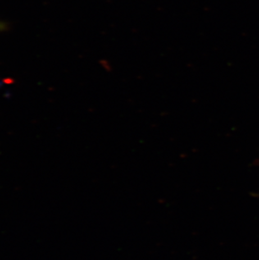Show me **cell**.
Here are the masks:
<instances>
[{
  "instance_id": "6da1fadb",
  "label": "cell",
  "mask_w": 259,
  "mask_h": 260,
  "mask_svg": "<svg viewBox=\"0 0 259 260\" xmlns=\"http://www.w3.org/2000/svg\"><path fill=\"white\" fill-rule=\"evenodd\" d=\"M7 29V25L4 22L0 21V32L4 31L5 29Z\"/></svg>"
}]
</instances>
